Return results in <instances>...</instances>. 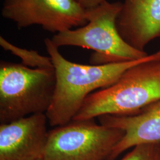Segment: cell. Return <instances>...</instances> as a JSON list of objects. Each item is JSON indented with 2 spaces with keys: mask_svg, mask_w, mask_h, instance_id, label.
Instances as JSON below:
<instances>
[{
  "mask_svg": "<svg viewBox=\"0 0 160 160\" xmlns=\"http://www.w3.org/2000/svg\"><path fill=\"white\" fill-rule=\"evenodd\" d=\"M122 2L104 1L96 7L86 10L87 23L77 29L55 34L52 42L57 48L78 46L95 52L91 57L93 65L118 63L139 60L148 53L129 45L121 37L116 20Z\"/></svg>",
  "mask_w": 160,
  "mask_h": 160,
  "instance_id": "obj_3",
  "label": "cell"
},
{
  "mask_svg": "<svg viewBox=\"0 0 160 160\" xmlns=\"http://www.w3.org/2000/svg\"><path fill=\"white\" fill-rule=\"evenodd\" d=\"M1 15L18 29L39 25L55 34L87 23L86 10L75 0H5Z\"/></svg>",
  "mask_w": 160,
  "mask_h": 160,
  "instance_id": "obj_6",
  "label": "cell"
},
{
  "mask_svg": "<svg viewBox=\"0 0 160 160\" xmlns=\"http://www.w3.org/2000/svg\"><path fill=\"white\" fill-rule=\"evenodd\" d=\"M101 125L118 128L125 135L112 151L108 160H114L127 149L138 145L160 142V100L129 116L102 115Z\"/></svg>",
  "mask_w": 160,
  "mask_h": 160,
  "instance_id": "obj_9",
  "label": "cell"
},
{
  "mask_svg": "<svg viewBox=\"0 0 160 160\" xmlns=\"http://www.w3.org/2000/svg\"><path fill=\"white\" fill-rule=\"evenodd\" d=\"M0 45L6 51L11 52L13 55L22 59V63L32 68H53V65L50 57L40 55L36 51L23 49L6 40L3 37H0Z\"/></svg>",
  "mask_w": 160,
  "mask_h": 160,
  "instance_id": "obj_10",
  "label": "cell"
},
{
  "mask_svg": "<svg viewBox=\"0 0 160 160\" xmlns=\"http://www.w3.org/2000/svg\"><path fill=\"white\" fill-rule=\"evenodd\" d=\"M85 10L96 7L106 0H75Z\"/></svg>",
  "mask_w": 160,
  "mask_h": 160,
  "instance_id": "obj_12",
  "label": "cell"
},
{
  "mask_svg": "<svg viewBox=\"0 0 160 160\" xmlns=\"http://www.w3.org/2000/svg\"><path fill=\"white\" fill-rule=\"evenodd\" d=\"M56 86L54 67L32 68L22 63L0 62V123L46 113Z\"/></svg>",
  "mask_w": 160,
  "mask_h": 160,
  "instance_id": "obj_4",
  "label": "cell"
},
{
  "mask_svg": "<svg viewBox=\"0 0 160 160\" xmlns=\"http://www.w3.org/2000/svg\"><path fill=\"white\" fill-rule=\"evenodd\" d=\"M43 160V158H40V159H39V160Z\"/></svg>",
  "mask_w": 160,
  "mask_h": 160,
  "instance_id": "obj_13",
  "label": "cell"
},
{
  "mask_svg": "<svg viewBox=\"0 0 160 160\" xmlns=\"http://www.w3.org/2000/svg\"><path fill=\"white\" fill-rule=\"evenodd\" d=\"M45 45L56 75L52 102L46 113L48 123L51 126H62L69 123L92 92L112 85L128 69L160 57V49L139 60L88 65L67 60L49 38L45 39Z\"/></svg>",
  "mask_w": 160,
  "mask_h": 160,
  "instance_id": "obj_1",
  "label": "cell"
},
{
  "mask_svg": "<svg viewBox=\"0 0 160 160\" xmlns=\"http://www.w3.org/2000/svg\"><path fill=\"white\" fill-rule=\"evenodd\" d=\"M119 33L141 51L160 38V0H123L116 20Z\"/></svg>",
  "mask_w": 160,
  "mask_h": 160,
  "instance_id": "obj_8",
  "label": "cell"
},
{
  "mask_svg": "<svg viewBox=\"0 0 160 160\" xmlns=\"http://www.w3.org/2000/svg\"><path fill=\"white\" fill-rule=\"evenodd\" d=\"M121 160H160V142L138 145Z\"/></svg>",
  "mask_w": 160,
  "mask_h": 160,
  "instance_id": "obj_11",
  "label": "cell"
},
{
  "mask_svg": "<svg viewBox=\"0 0 160 160\" xmlns=\"http://www.w3.org/2000/svg\"><path fill=\"white\" fill-rule=\"evenodd\" d=\"M125 135L123 130L98 125L94 119L75 121L49 131L43 160H108Z\"/></svg>",
  "mask_w": 160,
  "mask_h": 160,
  "instance_id": "obj_5",
  "label": "cell"
},
{
  "mask_svg": "<svg viewBox=\"0 0 160 160\" xmlns=\"http://www.w3.org/2000/svg\"><path fill=\"white\" fill-rule=\"evenodd\" d=\"M46 113L0 125V160L43 158L48 139Z\"/></svg>",
  "mask_w": 160,
  "mask_h": 160,
  "instance_id": "obj_7",
  "label": "cell"
},
{
  "mask_svg": "<svg viewBox=\"0 0 160 160\" xmlns=\"http://www.w3.org/2000/svg\"><path fill=\"white\" fill-rule=\"evenodd\" d=\"M160 100V57L126 71L114 84L87 97L72 120L94 119L102 115L137 114Z\"/></svg>",
  "mask_w": 160,
  "mask_h": 160,
  "instance_id": "obj_2",
  "label": "cell"
}]
</instances>
